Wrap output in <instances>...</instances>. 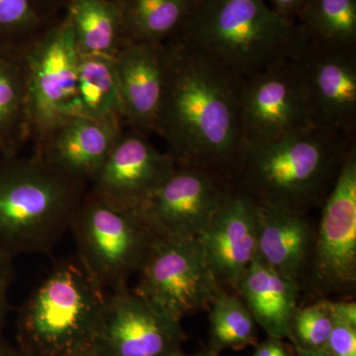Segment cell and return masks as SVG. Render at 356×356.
<instances>
[{"instance_id":"cell-1","label":"cell","mask_w":356,"mask_h":356,"mask_svg":"<svg viewBox=\"0 0 356 356\" xmlns=\"http://www.w3.org/2000/svg\"><path fill=\"white\" fill-rule=\"evenodd\" d=\"M165 90L156 132L177 166L209 172L231 185L243 147V79L181 39L165 43Z\"/></svg>"},{"instance_id":"cell-2","label":"cell","mask_w":356,"mask_h":356,"mask_svg":"<svg viewBox=\"0 0 356 356\" xmlns=\"http://www.w3.org/2000/svg\"><path fill=\"white\" fill-rule=\"evenodd\" d=\"M355 147L356 139L316 126L243 146L231 186L257 205L309 213L323 205Z\"/></svg>"},{"instance_id":"cell-3","label":"cell","mask_w":356,"mask_h":356,"mask_svg":"<svg viewBox=\"0 0 356 356\" xmlns=\"http://www.w3.org/2000/svg\"><path fill=\"white\" fill-rule=\"evenodd\" d=\"M177 37L240 79L292 60L307 43L264 0H201Z\"/></svg>"},{"instance_id":"cell-4","label":"cell","mask_w":356,"mask_h":356,"mask_svg":"<svg viewBox=\"0 0 356 356\" xmlns=\"http://www.w3.org/2000/svg\"><path fill=\"white\" fill-rule=\"evenodd\" d=\"M86 184L36 154L0 158V254L51 252L70 229Z\"/></svg>"},{"instance_id":"cell-5","label":"cell","mask_w":356,"mask_h":356,"mask_svg":"<svg viewBox=\"0 0 356 356\" xmlns=\"http://www.w3.org/2000/svg\"><path fill=\"white\" fill-rule=\"evenodd\" d=\"M106 294L79 259L60 262L21 306L20 350L27 356H90Z\"/></svg>"},{"instance_id":"cell-6","label":"cell","mask_w":356,"mask_h":356,"mask_svg":"<svg viewBox=\"0 0 356 356\" xmlns=\"http://www.w3.org/2000/svg\"><path fill=\"white\" fill-rule=\"evenodd\" d=\"M70 229L77 259L106 293L127 287L158 238L134 211L114 207L92 191L84 194Z\"/></svg>"},{"instance_id":"cell-7","label":"cell","mask_w":356,"mask_h":356,"mask_svg":"<svg viewBox=\"0 0 356 356\" xmlns=\"http://www.w3.org/2000/svg\"><path fill=\"white\" fill-rule=\"evenodd\" d=\"M137 273L139 283L134 291L179 321L209 309L222 287L198 238H156Z\"/></svg>"},{"instance_id":"cell-8","label":"cell","mask_w":356,"mask_h":356,"mask_svg":"<svg viewBox=\"0 0 356 356\" xmlns=\"http://www.w3.org/2000/svg\"><path fill=\"white\" fill-rule=\"evenodd\" d=\"M31 140L36 145L76 114L79 56L67 18L23 47Z\"/></svg>"},{"instance_id":"cell-9","label":"cell","mask_w":356,"mask_h":356,"mask_svg":"<svg viewBox=\"0 0 356 356\" xmlns=\"http://www.w3.org/2000/svg\"><path fill=\"white\" fill-rule=\"evenodd\" d=\"M303 284L320 298L353 292L356 284V147L322 205ZM303 287V285H302Z\"/></svg>"},{"instance_id":"cell-10","label":"cell","mask_w":356,"mask_h":356,"mask_svg":"<svg viewBox=\"0 0 356 356\" xmlns=\"http://www.w3.org/2000/svg\"><path fill=\"white\" fill-rule=\"evenodd\" d=\"M185 341L181 321L127 286L107 293L90 356H175Z\"/></svg>"},{"instance_id":"cell-11","label":"cell","mask_w":356,"mask_h":356,"mask_svg":"<svg viewBox=\"0 0 356 356\" xmlns=\"http://www.w3.org/2000/svg\"><path fill=\"white\" fill-rule=\"evenodd\" d=\"M243 146H257L313 126L292 60L245 77L241 89Z\"/></svg>"},{"instance_id":"cell-12","label":"cell","mask_w":356,"mask_h":356,"mask_svg":"<svg viewBox=\"0 0 356 356\" xmlns=\"http://www.w3.org/2000/svg\"><path fill=\"white\" fill-rule=\"evenodd\" d=\"M293 63L313 126L356 139V47L307 42Z\"/></svg>"},{"instance_id":"cell-13","label":"cell","mask_w":356,"mask_h":356,"mask_svg":"<svg viewBox=\"0 0 356 356\" xmlns=\"http://www.w3.org/2000/svg\"><path fill=\"white\" fill-rule=\"evenodd\" d=\"M229 186L209 172L177 165L134 212L156 238H196L209 226Z\"/></svg>"},{"instance_id":"cell-14","label":"cell","mask_w":356,"mask_h":356,"mask_svg":"<svg viewBox=\"0 0 356 356\" xmlns=\"http://www.w3.org/2000/svg\"><path fill=\"white\" fill-rule=\"evenodd\" d=\"M175 168L172 156L159 151L147 135L123 130L91 181V191L114 207L134 211Z\"/></svg>"},{"instance_id":"cell-15","label":"cell","mask_w":356,"mask_h":356,"mask_svg":"<svg viewBox=\"0 0 356 356\" xmlns=\"http://www.w3.org/2000/svg\"><path fill=\"white\" fill-rule=\"evenodd\" d=\"M220 286L235 289L257 250V205L229 186L209 226L198 236Z\"/></svg>"},{"instance_id":"cell-16","label":"cell","mask_w":356,"mask_h":356,"mask_svg":"<svg viewBox=\"0 0 356 356\" xmlns=\"http://www.w3.org/2000/svg\"><path fill=\"white\" fill-rule=\"evenodd\" d=\"M114 62L124 124L144 135L156 132L165 90V44L126 40Z\"/></svg>"},{"instance_id":"cell-17","label":"cell","mask_w":356,"mask_h":356,"mask_svg":"<svg viewBox=\"0 0 356 356\" xmlns=\"http://www.w3.org/2000/svg\"><path fill=\"white\" fill-rule=\"evenodd\" d=\"M123 124L74 115L37 144L35 154L67 177L91 184L123 132Z\"/></svg>"},{"instance_id":"cell-18","label":"cell","mask_w":356,"mask_h":356,"mask_svg":"<svg viewBox=\"0 0 356 356\" xmlns=\"http://www.w3.org/2000/svg\"><path fill=\"white\" fill-rule=\"evenodd\" d=\"M315 238L316 227L308 213L257 205V259L301 287L310 266Z\"/></svg>"},{"instance_id":"cell-19","label":"cell","mask_w":356,"mask_h":356,"mask_svg":"<svg viewBox=\"0 0 356 356\" xmlns=\"http://www.w3.org/2000/svg\"><path fill=\"white\" fill-rule=\"evenodd\" d=\"M235 290L267 337L290 339V325L302 290L298 282L274 273L255 257Z\"/></svg>"},{"instance_id":"cell-20","label":"cell","mask_w":356,"mask_h":356,"mask_svg":"<svg viewBox=\"0 0 356 356\" xmlns=\"http://www.w3.org/2000/svg\"><path fill=\"white\" fill-rule=\"evenodd\" d=\"M31 140L27 67L22 48L0 46V158L20 154Z\"/></svg>"},{"instance_id":"cell-21","label":"cell","mask_w":356,"mask_h":356,"mask_svg":"<svg viewBox=\"0 0 356 356\" xmlns=\"http://www.w3.org/2000/svg\"><path fill=\"white\" fill-rule=\"evenodd\" d=\"M201 0H118L126 38L165 44L188 23Z\"/></svg>"},{"instance_id":"cell-22","label":"cell","mask_w":356,"mask_h":356,"mask_svg":"<svg viewBox=\"0 0 356 356\" xmlns=\"http://www.w3.org/2000/svg\"><path fill=\"white\" fill-rule=\"evenodd\" d=\"M67 18L81 57L115 58L127 40L117 2L70 0Z\"/></svg>"},{"instance_id":"cell-23","label":"cell","mask_w":356,"mask_h":356,"mask_svg":"<svg viewBox=\"0 0 356 356\" xmlns=\"http://www.w3.org/2000/svg\"><path fill=\"white\" fill-rule=\"evenodd\" d=\"M76 102V114L99 120L124 122L114 58H79Z\"/></svg>"},{"instance_id":"cell-24","label":"cell","mask_w":356,"mask_h":356,"mask_svg":"<svg viewBox=\"0 0 356 356\" xmlns=\"http://www.w3.org/2000/svg\"><path fill=\"white\" fill-rule=\"evenodd\" d=\"M297 17L307 42L356 47V0H307Z\"/></svg>"},{"instance_id":"cell-25","label":"cell","mask_w":356,"mask_h":356,"mask_svg":"<svg viewBox=\"0 0 356 356\" xmlns=\"http://www.w3.org/2000/svg\"><path fill=\"white\" fill-rule=\"evenodd\" d=\"M210 309L208 350L216 355L222 350H240L257 343V323L238 294L220 287Z\"/></svg>"},{"instance_id":"cell-26","label":"cell","mask_w":356,"mask_h":356,"mask_svg":"<svg viewBox=\"0 0 356 356\" xmlns=\"http://www.w3.org/2000/svg\"><path fill=\"white\" fill-rule=\"evenodd\" d=\"M334 325L329 299L297 307L290 325V339L295 350H324Z\"/></svg>"},{"instance_id":"cell-27","label":"cell","mask_w":356,"mask_h":356,"mask_svg":"<svg viewBox=\"0 0 356 356\" xmlns=\"http://www.w3.org/2000/svg\"><path fill=\"white\" fill-rule=\"evenodd\" d=\"M31 0H0V46L22 48L23 37L36 27Z\"/></svg>"},{"instance_id":"cell-28","label":"cell","mask_w":356,"mask_h":356,"mask_svg":"<svg viewBox=\"0 0 356 356\" xmlns=\"http://www.w3.org/2000/svg\"><path fill=\"white\" fill-rule=\"evenodd\" d=\"M334 320L331 336L325 351L330 356H356V327L343 321Z\"/></svg>"},{"instance_id":"cell-29","label":"cell","mask_w":356,"mask_h":356,"mask_svg":"<svg viewBox=\"0 0 356 356\" xmlns=\"http://www.w3.org/2000/svg\"><path fill=\"white\" fill-rule=\"evenodd\" d=\"M13 259L0 254V330L6 321L9 304V290L14 277Z\"/></svg>"},{"instance_id":"cell-30","label":"cell","mask_w":356,"mask_h":356,"mask_svg":"<svg viewBox=\"0 0 356 356\" xmlns=\"http://www.w3.org/2000/svg\"><path fill=\"white\" fill-rule=\"evenodd\" d=\"M252 356H296V353L283 343V339L268 337L262 343L255 344Z\"/></svg>"},{"instance_id":"cell-31","label":"cell","mask_w":356,"mask_h":356,"mask_svg":"<svg viewBox=\"0 0 356 356\" xmlns=\"http://www.w3.org/2000/svg\"><path fill=\"white\" fill-rule=\"evenodd\" d=\"M329 305L332 318L356 327L355 302L332 301V300H329Z\"/></svg>"},{"instance_id":"cell-32","label":"cell","mask_w":356,"mask_h":356,"mask_svg":"<svg viewBox=\"0 0 356 356\" xmlns=\"http://www.w3.org/2000/svg\"><path fill=\"white\" fill-rule=\"evenodd\" d=\"M271 1L276 13L293 21V18L298 16L307 0H271Z\"/></svg>"},{"instance_id":"cell-33","label":"cell","mask_w":356,"mask_h":356,"mask_svg":"<svg viewBox=\"0 0 356 356\" xmlns=\"http://www.w3.org/2000/svg\"><path fill=\"white\" fill-rule=\"evenodd\" d=\"M0 356H27L20 348H11L0 341Z\"/></svg>"},{"instance_id":"cell-34","label":"cell","mask_w":356,"mask_h":356,"mask_svg":"<svg viewBox=\"0 0 356 356\" xmlns=\"http://www.w3.org/2000/svg\"><path fill=\"white\" fill-rule=\"evenodd\" d=\"M296 356H330L325 350H295Z\"/></svg>"},{"instance_id":"cell-35","label":"cell","mask_w":356,"mask_h":356,"mask_svg":"<svg viewBox=\"0 0 356 356\" xmlns=\"http://www.w3.org/2000/svg\"><path fill=\"white\" fill-rule=\"evenodd\" d=\"M175 356H219V355H216V353H213L209 350H205L200 351V353H194V355H184V353H179L178 355Z\"/></svg>"}]
</instances>
